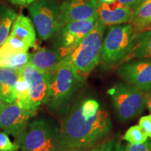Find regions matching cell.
<instances>
[{"label": "cell", "mask_w": 151, "mask_h": 151, "mask_svg": "<svg viewBox=\"0 0 151 151\" xmlns=\"http://www.w3.org/2000/svg\"><path fill=\"white\" fill-rule=\"evenodd\" d=\"M112 127L108 112L99 109L94 116H87L80 104L74 106L62 121L59 142L61 151H76L105 137Z\"/></svg>", "instance_id": "cell-1"}, {"label": "cell", "mask_w": 151, "mask_h": 151, "mask_svg": "<svg viewBox=\"0 0 151 151\" xmlns=\"http://www.w3.org/2000/svg\"><path fill=\"white\" fill-rule=\"evenodd\" d=\"M60 129L46 119L28 122L15 144L22 151H61Z\"/></svg>", "instance_id": "cell-2"}, {"label": "cell", "mask_w": 151, "mask_h": 151, "mask_svg": "<svg viewBox=\"0 0 151 151\" xmlns=\"http://www.w3.org/2000/svg\"><path fill=\"white\" fill-rule=\"evenodd\" d=\"M105 28V24L98 18L91 32L71 53L62 59L71 64L83 78L99 64Z\"/></svg>", "instance_id": "cell-3"}, {"label": "cell", "mask_w": 151, "mask_h": 151, "mask_svg": "<svg viewBox=\"0 0 151 151\" xmlns=\"http://www.w3.org/2000/svg\"><path fill=\"white\" fill-rule=\"evenodd\" d=\"M82 81L83 77L73 66L62 60L60 65L50 73L48 97L46 104L52 109L61 108L71 99Z\"/></svg>", "instance_id": "cell-4"}, {"label": "cell", "mask_w": 151, "mask_h": 151, "mask_svg": "<svg viewBox=\"0 0 151 151\" xmlns=\"http://www.w3.org/2000/svg\"><path fill=\"white\" fill-rule=\"evenodd\" d=\"M136 35L132 23L111 26L101 46L104 63L116 65L126 61L132 51Z\"/></svg>", "instance_id": "cell-5"}, {"label": "cell", "mask_w": 151, "mask_h": 151, "mask_svg": "<svg viewBox=\"0 0 151 151\" xmlns=\"http://www.w3.org/2000/svg\"><path fill=\"white\" fill-rule=\"evenodd\" d=\"M107 93L110 96L117 116L122 121L139 116L146 105L144 92L127 83H118Z\"/></svg>", "instance_id": "cell-6"}, {"label": "cell", "mask_w": 151, "mask_h": 151, "mask_svg": "<svg viewBox=\"0 0 151 151\" xmlns=\"http://www.w3.org/2000/svg\"><path fill=\"white\" fill-rule=\"evenodd\" d=\"M34 26L39 37L47 40L62 27L60 6L52 0H37L29 6Z\"/></svg>", "instance_id": "cell-7"}, {"label": "cell", "mask_w": 151, "mask_h": 151, "mask_svg": "<svg viewBox=\"0 0 151 151\" xmlns=\"http://www.w3.org/2000/svg\"><path fill=\"white\" fill-rule=\"evenodd\" d=\"M99 18L69 22L63 25L57 33L54 48L62 59L71 53L94 28Z\"/></svg>", "instance_id": "cell-8"}, {"label": "cell", "mask_w": 151, "mask_h": 151, "mask_svg": "<svg viewBox=\"0 0 151 151\" xmlns=\"http://www.w3.org/2000/svg\"><path fill=\"white\" fill-rule=\"evenodd\" d=\"M117 73L127 83L143 92L151 91V61L129 60L119 66Z\"/></svg>", "instance_id": "cell-9"}, {"label": "cell", "mask_w": 151, "mask_h": 151, "mask_svg": "<svg viewBox=\"0 0 151 151\" xmlns=\"http://www.w3.org/2000/svg\"><path fill=\"white\" fill-rule=\"evenodd\" d=\"M36 113L37 111L22 108L16 101L7 104L0 113V129L18 137Z\"/></svg>", "instance_id": "cell-10"}, {"label": "cell", "mask_w": 151, "mask_h": 151, "mask_svg": "<svg viewBox=\"0 0 151 151\" xmlns=\"http://www.w3.org/2000/svg\"><path fill=\"white\" fill-rule=\"evenodd\" d=\"M20 73L29 84L31 104L37 109L48 99L50 73L41 72L29 63L20 70Z\"/></svg>", "instance_id": "cell-11"}, {"label": "cell", "mask_w": 151, "mask_h": 151, "mask_svg": "<svg viewBox=\"0 0 151 151\" xmlns=\"http://www.w3.org/2000/svg\"><path fill=\"white\" fill-rule=\"evenodd\" d=\"M97 0H65L60 6L62 27L69 22L99 18Z\"/></svg>", "instance_id": "cell-12"}, {"label": "cell", "mask_w": 151, "mask_h": 151, "mask_svg": "<svg viewBox=\"0 0 151 151\" xmlns=\"http://www.w3.org/2000/svg\"><path fill=\"white\" fill-rule=\"evenodd\" d=\"M134 13V10L122 4L118 0L111 3L98 1V17L106 26L130 23Z\"/></svg>", "instance_id": "cell-13"}, {"label": "cell", "mask_w": 151, "mask_h": 151, "mask_svg": "<svg viewBox=\"0 0 151 151\" xmlns=\"http://www.w3.org/2000/svg\"><path fill=\"white\" fill-rule=\"evenodd\" d=\"M62 58L55 48H43L30 55L29 63L45 73L53 71L60 65Z\"/></svg>", "instance_id": "cell-14"}, {"label": "cell", "mask_w": 151, "mask_h": 151, "mask_svg": "<svg viewBox=\"0 0 151 151\" xmlns=\"http://www.w3.org/2000/svg\"><path fill=\"white\" fill-rule=\"evenodd\" d=\"M10 35L24 41L29 45L30 48L35 46L36 42L35 26L31 20L24 15L20 14L16 17Z\"/></svg>", "instance_id": "cell-15"}, {"label": "cell", "mask_w": 151, "mask_h": 151, "mask_svg": "<svg viewBox=\"0 0 151 151\" xmlns=\"http://www.w3.org/2000/svg\"><path fill=\"white\" fill-rule=\"evenodd\" d=\"M129 59L151 61V29L136 35L133 49L126 61Z\"/></svg>", "instance_id": "cell-16"}, {"label": "cell", "mask_w": 151, "mask_h": 151, "mask_svg": "<svg viewBox=\"0 0 151 151\" xmlns=\"http://www.w3.org/2000/svg\"><path fill=\"white\" fill-rule=\"evenodd\" d=\"M151 22V0H143L134 10L132 24L136 35L144 31Z\"/></svg>", "instance_id": "cell-17"}, {"label": "cell", "mask_w": 151, "mask_h": 151, "mask_svg": "<svg viewBox=\"0 0 151 151\" xmlns=\"http://www.w3.org/2000/svg\"><path fill=\"white\" fill-rule=\"evenodd\" d=\"M16 12L4 5L0 4V46L9 36L11 27L16 18Z\"/></svg>", "instance_id": "cell-18"}, {"label": "cell", "mask_w": 151, "mask_h": 151, "mask_svg": "<svg viewBox=\"0 0 151 151\" xmlns=\"http://www.w3.org/2000/svg\"><path fill=\"white\" fill-rule=\"evenodd\" d=\"M20 72V71H19ZM14 94L16 96V102L22 108L37 111L32 106L30 102L29 86L25 79L20 73V76L16 86L14 87Z\"/></svg>", "instance_id": "cell-19"}, {"label": "cell", "mask_w": 151, "mask_h": 151, "mask_svg": "<svg viewBox=\"0 0 151 151\" xmlns=\"http://www.w3.org/2000/svg\"><path fill=\"white\" fill-rule=\"evenodd\" d=\"M30 55L27 52L12 53L3 55L1 58V67L9 68L16 71H20L24 66L29 64Z\"/></svg>", "instance_id": "cell-20"}, {"label": "cell", "mask_w": 151, "mask_h": 151, "mask_svg": "<svg viewBox=\"0 0 151 151\" xmlns=\"http://www.w3.org/2000/svg\"><path fill=\"white\" fill-rule=\"evenodd\" d=\"M148 137L140 125H134L129 127L123 136V139L131 144H141L148 140Z\"/></svg>", "instance_id": "cell-21"}, {"label": "cell", "mask_w": 151, "mask_h": 151, "mask_svg": "<svg viewBox=\"0 0 151 151\" xmlns=\"http://www.w3.org/2000/svg\"><path fill=\"white\" fill-rule=\"evenodd\" d=\"M20 72L9 68L0 67V83L14 88L18 81Z\"/></svg>", "instance_id": "cell-22"}, {"label": "cell", "mask_w": 151, "mask_h": 151, "mask_svg": "<svg viewBox=\"0 0 151 151\" xmlns=\"http://www.w3.org/2000/svg\"><path fill=\"white\" fill-rule=\"evenodd\" d=\"M113 151H151V141L148 139L141 144H124L118 142L115 144Z\"/></svg>", "instance_id": "cell-23"}, {"label": "cell", "mask_w": 151, "mask_h": 151, "mask_svg": "<svg viewBox=\"0 0 151 151\" xmlns=\"http://www.w3.org/2000/svg\"><path fill=\"white\" fill-rule=\"evenodd\" d=\"M18 147L11 142L6 132H0V151H18Z\"/></svg>", "instance_id": "cell-24"}, {"label": "cell", "mask_w": 151, "mask_h": 151, "mask_svg": "<svg viewBox=\"0 0 151 151\" xmlns=\"http://www.w3.org/2000/svg\"><path fill=\"white\" fill-rule=\"evenodd\" d=\"M139 123L147 136L151 138V113L148 116L141 117Z\"/></svg>", "instance_id": "cell-25"}, {"label": "cell", "mask_w": 151, "mask_h": 151, "mask_svg": "<svg viewBox=\"0 0 151 151\" xmlns=\"http://www.w3.org/2000/svg\"><path fill=\"white\" fill-rule=\"evenodd\" d=\"M115 144L116 143H115L114 141L111 140L105 141V142L101 143V144L94 147L88 151H113Z\"/></svg>", "instance_id": "cell-26"}, {"label": "cell", "mask_w": 151, "mask_h": 151, "mask_svg": "<svg viewBox=\"0 0 151 151\" xmlns=\"http://www.w3.org/2000/svg\"><path fill=\"white\" fill-rule=\"evenodd\" d=\"M118 1L128 8L135 10L143 0H118Z\"/></svg>", "instance_id": "cell-27"}, {"label": "cell", "mask_w": 151, "mask_h": 151, "mask_svg": "<svg viewBox=\"0 0 151 151\" xmlns=\"http://www.w3.org/2000/svg\"><path fill=\"white\" fill-rule=\"evenodd\" d=\"M8 1H10L11 3L14 4L25 6L31 4L37 0H8Z\"/></svg>", "instance_id": "cell-28"}, {"label": "cell", "mask_w": 151, "mask_h": 151, "mask_svg": "<svg viewBox=\"0 0 151 151\" xmlns=\"http://www.w3.org/2000/svg\"><path fill=\"white\" fill-rule=\"evenodd\" d=\"M146 103L147 107L151 112V91L146 96Z\"/></svg>", "instance_id": "cell-29"}, {"label": "cell", "mask_w": 151, "mask_h": 151, "mask_svg": "<svg viewBox=\"0 0 151 151\" xmlns=\"http://www.w3.org/2000/svg\"><path fill=\"white\" fill-rule=\"evenodd\" d=\"M6 105H7V103L4 101L2 99L0 98V113H1V111L3 110V109L4 108Z\"/></svg>", "instance_id": "cell-30"}, {"label": "cell", "mask_w": 151, "mask_h": 151, "mask_svg": "<svg viewBox=\"0 0 151 151\" xmlns=\"http://www.w3.org/2000/svg\"><path fill=\"white\" fill-rule=\"evenodd\" d=\"M116 0H99L98 1H101V2H106V3H111L113 1H115Z\"/></svg>", "instance_id": "cell-31"}, {"label": "cell", "mask_w": 151, "mask_h": 151, "mask_svg": "<svg viewBox=\"0 0 151 151\" xmlns=\"http://www.w3.org/2000/svg\"><path fill=\"white\" fill-rule=\"evenodd\" d=\"M2 86H3V84L1 83H0V98L1 97V91H2Z\"/></svg>", "instance_id": "cell-32"}, {"label": "cell", "mask_w": 151, "mask_h": 151, "mask_svg": "<svg viewBox=\"0 0 151 151\" xmlns=\"http://www.w3.org/2000/svg\"><path fill=\"white\" fill-rule=\"evenodd\" d=\"M151 29V22H150V24H148V27H146V29H145L144 31H146V30H148V29Z\"/></svg>", "instance_id": "cell-33"}, {"label": "cell", "mask_w": 151, "mask_h": 151, "mask_svg": "<svg viewBox=\"0 0 151 151\" xmlns=\"http://www.w3.org/2000/svg\"><path fill=\"white\" fill-rule=\"evenodd\" d=\"M0 67H1V58H0Z\"/></svg>", "instance_id": "cell-34"}]
</instances>
